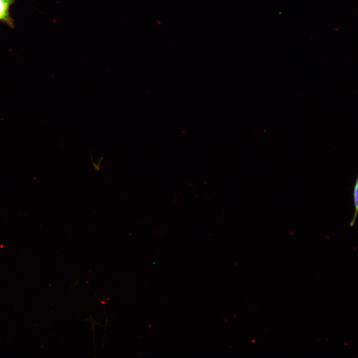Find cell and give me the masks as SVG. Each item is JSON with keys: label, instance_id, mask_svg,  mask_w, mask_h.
<instances>
[{"label": "cell", "instance_id": "obj_1", "mask_svg": "<svg viewBox=\"0 0 358 358\" xmlns=\"http://www.w3.org/2000/svg\"><path fill=\"white\" fill-rule=\"evenodd\" d=\"M15 0H0V21L13 26V21L9 15V7Z\"/></svg>", "mask_w": 358, "mask_h": 358}, {"label": "cell", "instance_id": "obj_2", "mask_svg": "<svg viewBox=\"0 0 358 358\" xmlns=\"http://www.w3.org/2000/svg\"><path fill=\"white\" fill-rule=\"evenodd\" d=\"M353 200L355 208L354 217L351 221L350 225L353 226L355 223L356 218L358 212V179L357 178L356 182L354 186L353 191Z\"/></svg>", "mask_w": 358, "mask_h": 358}]
</instances>
